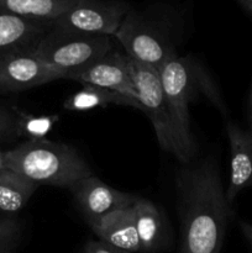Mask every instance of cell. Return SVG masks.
<instances>
[{"instance_id":"cell-1","label":"cell","mask_w":252,"mask_h":253,"mask_svg":"<svg viewBox=\"0 0 252 253\" xmlns=\"http://www.w3.org/2000/svg\"><path fill=\"white\" fill-rule=\"evenodd\" d=\"M180 253H220L229 208L214 160L182 166L177 175Z\"/></svg>"},{"instance_id":"cell-2","label":"cell","mask_w":252,"mask_h":253,"mask_svg":"<svg viewBox=\"0 0 252 253\" xmlns=\"http://www.w3.org/2000/svg\"><path fill=\"white\" fill-rule=\"evenodd\" d=\"M185 22L175 5L156 1L130 7L114 39L135 61L153 68L178 53Z\"/></svg>"},{"instance_id":"cell-3","label":"cell","mask_w":252,"mask_h":253,"mask_svg":"<svg viewBox=\"0 0 252 253\" xmlns=\"http://www.w3.org/2000/svg\"><path fill=\"white\" fill-rule=\"evenodd\" d=\"M166 100L185 147L194 155L195 143L189 126V106L205 98L226 114V105L208 69L192 56L172 54L158 67Z\"/></svg>"},{"instance_id":"cell-4","label":"cell","mask_w":252,"mask_h":253,"mask_svg":"<svg viewBox=\"0 0 252 253\" xmlns=\"http://www.w3.org/2000/svg\"><path fill=\"white\" fill-rule=\"evenodd\" d=\"M4 168L37 184L71 188L91 175V169L76 148L46 138L26 142L4 152Z\"/></svg>"},{"instance_id":"cell-5","label":"cell","mask_w":252,"mask_h":253,"mask_svg":"<svg viewBox=\"0 0 252 253\" xmlns=\"http://www.w3.org/2000/svg\"><path fill=\"white\" fill-rule=\"evenodd\" d=\"M130 66L141 110L152 123L161 148L174 155L182 165L192 162L194 155L185 147L178 133L166 100L158 69L135 61L131 57Z\"/></svg>"},{"instance_id":"cell-6","label":"cell","mask_w":252,"mask_h":253,"mask_svg":"<svg viewBox=\"0 0 252 253\" xmlns=\"http://www.w3.org/2000/svg\"><path fill=\"white\" fill-rule=\"evenodd\" d=\"M116 48L113 36L86 35L51 29L39 42L35 53L63 74V79L81 71Z\"/></svg>"},{"instance_id":"cell-7","label":"cell","mask_w":252,"mask_h":253,"mask_svg":"<svg viewBox=\"0 0 252 253\" xmlns=\"http://www.w3.org/2000/svg\"><path fill=\"white\" fill-rule=\"evenodd\" d=\"M130 7L125 0H77L52 21V29L114 37Z\"/></svg>"},{"instance_id":"cell-8","label":"cell","mask_w":252,"mask_h":253,"mask_svg":"<svg viewBox=\"0 0 252 253\" xmlns=\"http://www.w3.org/2000/svg\"><path fill=\"white\" fill-rule=\"evenodd\" d=\"M57 79H63V74L44 63L35 51L0 58V93L27 90Z\"/></svg>"},{"instance_id":"cell-9","label":"cell","mask_w":252,"mask_h":253,"mask_svg":"<svg viewBox=\"0 0 252 253\" xmlns=\"http://www.w3.org/2000/svg\"><path fill=\"white\" fill-rule=\"evenodd\" d=\"M66 79L119 91L138 101L131 74L130 57L125 51L123 52L118 48H114L85 68L68 74Z\"/></svg>"},{"instance_id":"cell-10","label":"cell","mask_w":252,"mask_h":253,"mask_svg":"<svg viewBox=\"0 0 252 253\" xmlns=\"http://www.w3.org/2000/svg\"><path fill=\"white\" fill-rule=\"evenodd\" d=\"M69 190L86 222L94 221L115 210L131 208L138 198L105 184L93 174L74 183Z\"/></svg>"},{"instance_id":"cell-11","label":"cell","mask_w":252,"mask_h":253,"mask_svg":"<svg viewBox=\"0 0 252 253\" xmlns=\"http://www.w3.org/2000/svg\"><path fill=\"white\" fill-rule=\"evenodd\" d=\"M52 29V22L29 19L0 11V58L9 54L35 51Z\"/></svg>"},{"instance_id":"cell-12","label":"cell","mask_w":252,"mask_h":253,"mask_svg":"<svg viewBox=\"0 0 252 253\" xmlns=\"http://www.w3.org/2000/svg\"><path fill=\"white\" fill-rule=\"evenodd\" d=\"M226 132L231 160L225 197L227 204L231 205L242 190L252 187V133L250 130H242L232 121L227 123Z\"/></svg>"},{"instance_id":"cell-13","label":"cell","mask_w":252,"mask_h":253,"mask_svg":"<svg viewBox=\"0 0 252 253\" xmlns=\"http://www.w3.org/2000/svg\"><path fill=\"white\" fill-rule=\"evenodd\" d=\"M132 208L140 240V252L160 253L169 249L172 244L170 227L160 208L140 197L136 199Z\"/></svg>"},{"instance_id":"cell-14","label":"cell","mask_w":252,"mask_h":253,"mask_svg":"<svg viewBox=\"0 0 252 253\" xmlns=\"http://www.w3.org/2000/svg\"><path fill=\"white\" fill-rule=\"evenodd\" d=\"M88 225L100 241L130 253L140 252V240L132 207L109 212L88 222Z\"/></svg>"},{"instance_id":"cell-15","label":"cell","mask_w":252,"mask_h":253,"mask_svg":"<svg viewBox=\"0 0 252 253\" xmlns=\"http://www.w3.org/2000/svg\"><path fill=\"white\" fill-rule=\"evenodd\" d=\"M82 85H83V88L81 90L74 93L73 95H71L64 101V109L71 111H85L91 110L94 108H99V106L114 104V105L131 106V108L141 110L140 103L136 99L124 95L119 91L90 85V84H82Z\"/></svg>"},{"instance_id":"cell-16","label":"cell","mask_w":252,"mask_h":253,"mask_svg":"<svg viewBox=\"0 0 252 253\" xmlns=\"http://www.w3.org/2000/svg\"><path fill=\"white\" fill-rule=\"evenodd\" d=\"M39 184L10 169L0 172V210L17 212L29 203Z\"/></svg>"},{"instance_id":"cell-17","label":"cell","mask_w":252,"mask_h":253,"mask_svg":"<svg viewBox=\"0 0 252 253\" xmlns=\"http://www.w3.org/2000/svg\"><path fill=\"white\" fill-rule=\"evenodd\" d=\"M77 0H0V11L52 22Z\"/></svg>"},{"instance_id":"cell-18","label":"cell","mask_w":252,"mask_h":253,"mask_svg":"<svg viewBox=\"0 0 252 253\" xmlns=\"http://www.w3.org/2000/svg\"><path fill=\"white\" fill-rule=\"evenodd\" d=\"M57 121L58 116L56 115L25 116L22 119H17V132L19 135L29 137V140H40L46 137Z\"/></svg>"},{"instance_id":"cell-19","label":"cell","mask_w":252,"mask_h":253,"mask_svg":"<svg viewBox=\"0 0 252 253\" xmlns=\"http://www.w3.org/2000/svg\"><path fill=\"white\" fill-rule=\"evenodd\" d=\"M22 225L14 217L0 220V253H14L21 240Z\"/></svg>"},{"instance_id":"cell-20","label":"cell","mask_w":252,"mask_h":253,"mask_svg":"<svg viewBox=\"0 0 252 253\" xmlns=\"http://www.w3.org/2000/svg\"><path fill=\"white\" fill-rule=\"evenodd\" d=\"M17 132V118L5 109L0 108V141L11 137Z\"/></svg>"},{"instance_id":"cell-21","label":"cell","mask_w":252,"mask_h":253,"mask_svg":"<svg viewBox=\"0 0 252 253\" xmlns=\"http://www.w3.org/2000/svg\"><path fill=\"white\" fill-rule=\"evenodd\" d=\"M82 253H130L127 251H124V250L118 249V247H114L111 245L106 244V242L100 241H89L88 244L84 246V250Z\"/></svg>"},{"instance_id":"cell-22","label":"cell","mask_w":252,"mask_h":253,"mask_svg":"<svg viewBox=\"0 0 252 253\" xmlns=\"http://www.w3.org/2000/svg\"><path fill=\"white\" fill-rule=\"evenodd\" d=\"M242 230H244V234L246 236V239L249 240V244L251 246L252 251V226L251 225H242Z\"/></svg>"},{"instance_id":"cell-23","label":"cell","mask_w":252,"mask_h":253,"mask_svg":"<svg viewBox=\"0 0 252 253\" xmlns=\"http://www.w3.org/2000/svg\"><path fill=\"white\" fill-rule=\"evenodd\" d=\"M237 1H239V4L244 7L245 11L252 16V0H237Z\"/></svg>"},{"instance_id":"cell-24","label":"cell","mask_w":252,"mask_h":253,"mask_svg":"<svg viewBox=\"0 0 252 253\" xmlns=\"http://www.w3.org/2000/svg\"><path fill=\"white\" fill-rule=\"evenodd\" d=\"M249 108H250V131H251L252 133V83H251V90H250Z\"/></svg>"},{"instance_id":"cell-25","label":"cell","mask_w":252,"mask_h":253,"mask_svg":"<svg viewBox=\"0 0 252 253\" xmlns=\"http://www.w3.org/2000/svg\"><path fill=\"white\" fill-rule=\"evenodd\" d=\"M2 169H5L4 168V152H1V151H0V172H1Z\"/></svg>"}]
</instances>
